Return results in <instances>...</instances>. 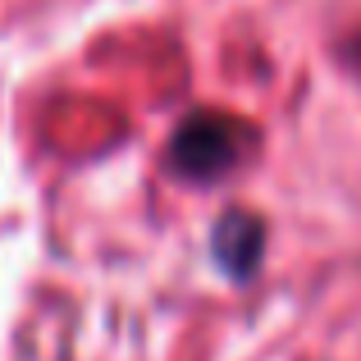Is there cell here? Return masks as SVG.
Segmentation results:
<instances>
[{"label":"cell","instance_id":"6da1fadb","mask_svg":"<svg viewBox=\"0 0 361 361\" xmlns=\"http://www.w3.org/2000/svg\"><path fill=\"white\" fill-rule=\"evenodd\" d=\"M243 128L224 115H192L174 133V165L192 178H211L220 169L238 165Z\"/></svg>","mask_w":361,"mask_h":361}]
</instances>
